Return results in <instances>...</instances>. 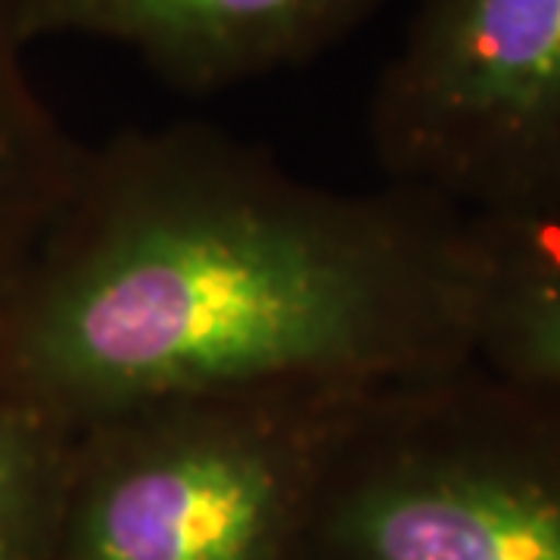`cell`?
<instances>
[{"instance_id": "obj_1", "label": "cell", "mask_w": 560, "mask_h": 560, "mask_svg": "<svg viewBox=\"0 0 560 560\" xmlns=\"http://www.w3.org/2000/svg\"><path fill=\"white\" fill-rule=\"evenodd\" d=\"M474 215L340 190L206 121L84 147L0 290V393L72 430L150 401L364 393L477 359Z\"/></svg>"}, {"instance_id": "obj_2", "label": "cell", "mask_w": 560, "mask_h": 560, "mask_svg": "<svg viewBox=\"0 0 560 560\" xmlns=\"http://www.w3.org/2000/svg\"><path fill=\"white\" fill-rule=\"evenodd\" d=\"M359 396L215 393L81 427L50 560H315L324 470Z\"/></svg>"}, {"instance_id": "obj_3", "label": "cell", "mask_w": 560, "mask_h": 560, "mask_svg": "<svg viewBox=\"0 0 560 560\" xmlns=\"http://www.w3.org/2000/svg\"><path fill=\"white\" fill-rule=\"evenodd\" d=\"M315 560H560V396L477 359L361 393Z\"/></svg>"}, {"instance_id": "obj_4", "label": "cell", "mask_w": 560, "mask_h": 560, "mask_svg": "<svg viewBox=\"0 0 560 560\" xmlns=\"http://www.w3.org/2000/svg\"><path fill=\"white\" fill-rule=\"evenodd\" d=\"M389 184L467 215L560 206V0H420L368 103Z\"/></svg>"}, {"instance_id": "obj_5", "label": "cell", "mask_w": 560, "mask_h": 560, "mask_svg": "<svg viewBox=\"0 0 560 560\" xmlns=\"http://www.w3.org/2000/svg\"><path fill=\"white\" fill-rule=\"evenodd\" d=\"M386 0H3L28 50L50 38L125 47L180 94L209 97L318 60Z\"/></svg>"}, {"instance_id": "obj_6", "label": "cell", "mask_w": 560, "mask_h": 560, "mask_svg": "<svg viewBox=\"0 0 560 560\" xmlns=\"http://www.w3.org/2000/svg\"><path fill=\"white\" fill-rule=\"evenodd\" d=\"M482 249L477 361L560 396V206L474 215Z\"/></svg>"}, {"instance_id": "obj_7", "label": "cell", "mask_w": 560, "mask_h": 560, "mask_svg": "<svg viewBox=\"0 0 560 560\" xmlns=\"http://www.w3.org/2000/svg\"><path fill=\"white\" fill-rule=\"evenodd\" d=\"M84 143L44 103L0 0V290L69 194Z\"/></svg>"}, {"instance_id": "obj_8", "label": "cell", "mask_w": 560, "mask_h": 560, "mask_svg": "<svg viewBox=\"0 0 560 560\" xmlns=\"http://www.w3.org/2000/svg\"><path fill=\"white\" fill-rule=\"evenodd\" d=\"M79 430L0 393V560H50Z\"/></svg>"}]
</instances>
